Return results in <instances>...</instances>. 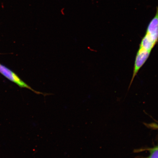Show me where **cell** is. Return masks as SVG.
Segmentation results:
<instances>
[{
    "mask_svg": "<svg viewBox=\"0 0 158 158\" xmlns=\"http://www.w3.org/2000/svg\"><path fill=\"white\" fill-rule=\"evenodd\" d=\"M145 150L149 152V156L147 158H158V146Z\"/></svg>",
    "mask_w": 158,
    "mask_h": 158,
    "instance_id": "3957f363",
    "label": "cell"
},
{
    "mask_svg": "<svg viewBox=\"0 0 158 158\" xmlns=\"http://www.w3.org/2000/svg\"><path fill=\"white\" fill-rule=\"evenodd\" d=\"M145 126L148 128L153 130H158V122L157 123H146Z\"/></svg>",
    "mask_w": 158,
    "mask_h": 158,
    "instance_id": "277c9868",
    "label": "cell"
},
{
    "mask_svg": "<svg viewBox=\"0 0 158 158\" xmlns=\"http://www.w3.org/2000/svg\"><path fill=\"white\" fill-rule=\"evenodd\" d=\"M158 44V6L156 13L148 24L145 35L142 39L138 52L149 56L152 50Z\"/></svg>",
    "mask_w": 158,
    "mask_h": 158,
    "instance_id": "6da1fadb",
    "label": "cell"
},
{
    "mask_svg": "<svg viewBox=\"0 0 158 158\" xmlns=\"http://www.w3.org/2000/svg\"><path fill=\"white\" fill-rule=\"evenodd\" d=\"M0 73L3 75L11 81L15 83L21 88H25L29 89L37 94H42L45 96L50 94H45L35 90L29 86L24 81L14 73L13 71L7 68V67L0 64Z\"/></svg>",
    "mask_w": 158,
    "mask_h": 158,
    "instance_id": "7a4b0ae2",
    "label": "cell"
}]
</instances>
